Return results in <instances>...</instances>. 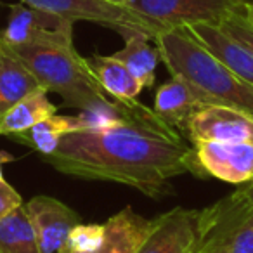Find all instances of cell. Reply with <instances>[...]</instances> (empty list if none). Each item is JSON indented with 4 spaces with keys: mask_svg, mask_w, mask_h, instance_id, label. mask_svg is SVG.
<instances>
[{
    "mask_svg": "<svg viewBox=\"0 0 253 253\" xmlns=\"http://www.w3.org/2000/svg\"><path fill=\"white\" fill-rule=\"evenodd\" d=\"M198 246V211L175 207L151 220L135 253H194Z\"/></svg>",
    "mask_w": 253,
    "mask_h": 253,
    "instance_id": "obj_9",
    "label": "cell"
},
{
    "mask_svg": "<svg viewBox=\"0 0 253 253\" xmlns=\"http://www.w3.org/2000/svg\"><path fill=\"white\" fill-rule=\"evenodd\" d=\"M21 2L71 23H97L106 28L115 30L120 37L128 32H142L151 37V40L156 37L155 28L139 14H135L130 7H123L108 0H21Z\"/></svg>",
    "mask_w": 253,
    "mask_h": 253,
    "instance_id": "obj_6",
    "label": "cell"
},
{
    "mask_svg": "<svg viewBox=\"0 0 253 253\" xmlns=\"http://www.w3.org/2000/svg\"><path fill=\"white\" fill-rule=\"evenodd\" d=\"M196 175L243 186L253 182V142H194Z\"/></svg>",
    "mask_w": 253,
    "mask_h": 253,
    "instance_id": "obj_7",
    "label": "cell"
},
{
    "mask_svg": "<svg viewBox=\"0 0 253 253\" xmlns=\"http://www.w3.org/2000/svg\"><path fill=\"white\" fill-rule=\"evenodd\" d=\"M205 106H210V101L200 88L189 84L186 78L172 75V78L156 90L153 111L175 130L184 132L191 116Z\"/></svg>",
    "mask_w": 253,
    "mask_h": 253,
    "instance_id": "obj_12",
    "label": "cell"
},
{
    "mask_svg": "<svg viewBox=\"0 0 253 253\" xmlns=\"http://www.w3.org/2000/svg\"><path fill=\"white\" fill-rule=\"evenodd\" d=\"M198 243L222 253H253V182L198 210Z\"/></svg>",
    "mask_w": 253,
    "mask_h": 253,
    "instance_id": "obj_4",
    "label": "cell"
},
{
    "mask_svg": "<svg viewBox=\"0 0 253 253\" xmlns=\"http://www.w3.org/2000/svg\"><path fill=\"white\" fill-rule=\"evenodd\" d=\"M0 253H42L23 205L0 220Z\"/></svg>",
    "mask_w": 253,
    "mask_h": 253,
    "instance_id": "obj_20",
    "label": "cell"
},
{
    "mask_svg": "<svg viewBox=\"0 0 253 253\" xmlns=\"http://www.w3.org/2000/svg\"><path fill=\"white\" fill-rule=\"evenodd\" d=\"M108 2H113V4H118V5H123V7H128V5L134 2V0H108Z\"/></svg>",
    "mask_w": 253,
    "mask_h": 253,
    "instance_id": "obj_26",
    "label": "cell"
},
{
    "mask_svg": "<svg viewBox=\"0 0 253 253\" xmlns=\"http://www.w3.org/2000/svg\"><path fill=\"white\" fill-rule=\"evenodd\" d=\"M11 49L35 75L40 87L57 94L66 106L82 111L116 101L102 90L88 68L87 57L78 54L73 40L28 43Z\"/></svg>",
    "mask_w": 253,
    "mask_h": 253,
    "instance_id": "obj_3",
    "label": "cell"
},
{
    "mask_svg": "<svg viewBox=\"0 0 253 253\" xmlns=\"http://www.w3.org/2000/svg\"><path fill=\"white\" fill-rule=\"evenodd\" d=\"M156 49L170 75H179L203 92L210 104L227 106L253 118V87L234 75L186 28L155 37Z\"/></svg>",
    "mask_w": 253,
    "mask_h": 253,
    "instance_id": "obj_2",
    "label": "cell"
},
{
    "mask_svg": "<svg viewBox=\"0 0 253 253\" xmlns=\"http://www.w3.org/2000/svg\"><path fill=\"white\" fill-rule=\"evenodd\" d=\"M104 224H77L68 234L66 241L61 248L75 253H88L97 250L104 239Z\"/></svg>",
    "mask_w": 253,
    "mask_h": 253,
    "instance_id": "obj_21",
    "label": "cell"
},
{
    "mask_svg": "<svg viewBox=\"0 0 253 253\" xmlns=\"http://www.w3.org/2000/svg\"><path fill=\"white\" fill-rule=\"evenodd\" d=\"M73 25L68 19L21 2L11 7L7 25L0 32V40L9 47L73 40Z\"/></svg>",
    "mask_w": 253,
    "mask_h": 253,
    "instance_id": "obj_8",
    "label": "cell"
},
{
    "mask_svg": "<svg viewBox=\"0 0 253 253\" xmlns=\"http://www.w3.org/2000/svg\"><path fill=\"white\" fill-rule=\"evenodd\" d=\"M243 16H245V19L248 21V25L253 28V2H246L245 4V11H243Z\"/></svg>",
    "mask_w": 253,
    "mask_h": 253,
    "instance_id": "obj_24",
    "label": "cell"
},
{
    "mask_svg": "<svg viewBox=\"0 0 253 253\" xmlns=\"http://www.w3.org/2000/svg\"><path fill=\"white\" fill-rule=\"evenodd\" d=\"M43 160L66 175L116 182L149 198L162 196L175 177L196 173L193 148L153 108L139 101L122 125L71 132Z\"/></svg>",
    "mask_w": 253,
    "mask_h": 253,
    "instance_id": "obj_1",
    "label": "cell"
},
{
    "mask_svg": "<svg viewBox=\"0 0 253 253\" xmlns=\"http://www.w3.org/2000/svg\"><path fill=\"white\" fill-rule=\"evenodd\" d=\"M220 26L229 33V35L234 37L238 42H241L243 45L248 47V49L253 52V28L248 25V21L245 19L243 12L232 14L231 18L225 19Z\"/></svg>",
    "mask_w": 253,
    "mask_h": 253,
    "instance_id": "obj_22",
    "label": "cell"
},
{
    "mask_svg": "<svg viewBox=\"0 0 253 253\" xmlns=\"http://www.w3.org/2000/svg\"><path fill=\"white\" fill-rule=\"evenodd\" d=\"M71 132H78L77 116H64L56 113V115L33 125L30 130L14 135V139H18L25 146H30L35 151H39L42 156H47L52 151H56L61 139L64 135L71 134Z\"/></svg>",
    "mask_w": 253,
    "mask_h": 253,
    "instance_id": "obj_19",
    "label": "cell"
},
{
    "mask_svg": "<svg viewBox=\"0 0 253 253\" xmlns=\"http://www.w3.org/2000/svg\"><path fill=\"white\" fill-rule=\"evenodd\" d=\"M184 132L194 142H253V118L227 106L210 104L198 109Z\"/></svg>",
    "mask_w": 253,
    "mask_h": 253,
    "instance_id": "obj_10",
    "label": "cell"
},
{
    "mask_svg": "<svg viewBox=\"0 0 253 253\" xmlns=\"http://www.w3.org/2000/svg\"><path fill=\"white\" fill-rule=\"evenodd\" d=\"M186 30L213 56H217L232 73L253 87V52L248 47L217 25H194L187 26Z\"/></svg>",
    "mask_w": 253,
    "mask_h": 253,
    "instance_id": "obj_13",
    "label": "cell"
},
{
    "mask_svg": "<svg viewBox=\"0 0 253 253\" xmlns=\"http://www.w3.org/2000/svg\"><path fill=\"white\" fill-rule=\"evenodd\" d=\"M87 63L95 80L109 97L116 101H134L142 92V85L137 78L113 56L94 54L87 57Z\"/></svg>",
    "mask_w": 253,
    "mask_h": 253,
    "instance_id": "obj_17",
    "label": "cell"
},
{
    "mask_svg": "<svg viewBox=\"0 0 253 253\" xmlns=\"http://www.w3.org/2000/svg\"><path fill=\"white\" fill-rule=\"evenodd\" d=\"M23 205V198L7 180L2 177L0 179V220L11 215Z\"/></svg>",
    "mask_w": 253,
    "mask_h": 253,
    "instance_id": "obj_23",
    "label": "cell"
},
{
    "mask_svg": "<svg viewBox=\"0 0 253 253\" xmlns=\"http://www.w3.org/2000/svg\"><path fill=\"white\" fill-rule=\"evenodd\" d=\"M151 227V220L139 215L132 207L120 210L104 222V239L97 250L88 253H135L139 243ZM57 253H75L59 248Z\"/></svg>",
    "mask_w": 253,
    "mask_h": 253,
    "instance_id": "obj_14",
    "label": "cell"
},
{
    "mask_svg": "<svg viewBox=\"0 0 253 253\" xmlns=\"http://www.w3.org/2000/svg\"><path fill=\"white\" fill-rule=\"evenodd\" d=\"M2 177L4 175H2V158H0V179H2Z\"/></svg>",
    "mask_w": 253,
    "mask_h": 253,
    "instance_id": "obj_27",
    "label": "cell"
},
{
    "mask_svg": "<svg viewBox=\"0 0 253 253\" xmlns=\"http://www.w3.org/2000/svg\"><path fill=\"white\" fill-rule=\"evenodd\" d=\"M40 84L26 64L0 40V118L23 97L39 90Z\"/></svg>",
    "mask_w": 253,
    "mask_h": 253,
    "instance_id": "obj_15",
    "label": "cell"
},
{
    "mask_svg": "<svg viewBox=\"0 0 253 253\" xmlns=\"http://www.w3.org/2000/svg\"><path fill=\"white\" fill-rule=\"evenodd\" d=\"M122 39L123 47L111 56L137 78L142 88H151L156 82V68L162 61L158 49L149 45L151 37L142 32H128Z\"/></svg>",
    "mask_w": 253,
    "mask_h": 253,
    "instance_id": "obj_16",
    "label": "cell"
},
{
    "mask_svg": "<svg viewBox=\"0 0 253 253\" xmlns=\"http://www.w3.org/2000/svg\"><path fill=\"white\" fill-rule=\"evenodd\" d=\"M42 253H57L70 231L80 224V215L52 196H35L23 203Z\"/></svg>",
    "mask_w": 253,
    "mask_h": 253,
    "instance_id": "obj_11",
    "label": "cell"
},
{
    "mask_svg": "<svg viewBox=\"0 0 253 253\" xmlns=\"http://www.w3.org/2000/svg\"><path fill=\"white\" fill-rule=\"evenodd\" d=\"M248 0H134L128 7L155 28L167 30L194 25L220 26L232 14L245 11Z\"/></svg>",
    "mask_w": 253,
    "mask_h": 253,
    "instance_id": "obj_5",
    "label": "cell"
},
{
    "mask_svg": "<svg viewBox=\"0 0 253 253\" xmlns=\"http://www.w3.org/2000/svg\"><path fill=\"white\" fill-rule=\"evenodd\" d=\"M194 253H222V252H218L217 248H213V246H210V245H205V243H198L196 252H194Z\"/></svg>",
    "mask_w": 253,
    "mask_h": 253,
    "instance_id": "obj_25",
    "label": "cell"
},
{
    "mask_svg": "<svg viewBox=\"0 0 253 253\" xmlns=\"http://www.w3.org/2000/svg\"><path fill=\"white\" fill-rule=\"evenodd\" d=\"M57 108L49 99V92L39 88L19 102H16L2 118H0V135H18L30 130L42 120L56 115Z\"/></svg>",
    "mask_w": 253,
    "mask_h": 253,
    "instance_id": "obj_18",
    "label": "cell"
}]
</instances>
